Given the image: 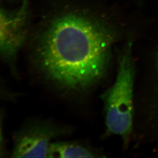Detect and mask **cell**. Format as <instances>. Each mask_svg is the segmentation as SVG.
Masks as SVG:
<instances>
[{
  "mask_svg": "<svg viewBox=\"0 0 158 158\" xmlns=\"http://www.w3.org/2000/svg\"><path fill=\"white\" fill-rule=\"evenodd\" d=\"M133 40L129 39L120 51L115 82L102 95L108 133L119 136L127 148L134 123V87L136 68L133 55Z\"/></svg>",
  "mask_w": 158,
  "mask_h": 158,
  "instance_id": "7a4b0ae2",
  "label": "cell"
},
{
  "mask_svg": "<svg viewBox=\"0 0 158 158\" xmlns=\"http://www.w3.org/2000/svg\"><path fill=\"white\" fill-rule=\"evenodd\" d=\"M69 129L50 121H33L25 125L15 137L11 156L15 158L48 157L54 138Z\"/></svg>",
  "mask_w": 158,
  "mask_h": 158,
  "instance_id": "3957f363",
  "label": "cell"
},
{
  "mask_svg": "<svg viewBox=\"0 0 158 158\" xmlns=\"http://www.w3.org/2000/svg\"><path fill=\"white\" fill-rule=\"evenodd\" d=\"M155 60V66H154V68H155L154 76L155 77L156 84V88L155 89V93H154V97H155V100L154 101L155 103L156 102V101H157L158 102H158V49L157 50ZM157 103L156 104L155 106L156 105H157Z\"/></svg>",
  "mask_w": 158,
  "mask_h": 158,
  "instance_id": "8992f818",
  "label": "cell"
},
{
  "mask_svg": "<svg viewBox=\"0 0 158 158\" xmlns=\"http://www.w3.org/2000/svg\"><path fill=\"white\" fill-rule=\"evenodd\" d=\"M28 11L24 0L21 7L9 11L1 8L0 13V52L12 70L15 69L18 54L27 35Z\"/></svg>",
  "mask_w": 158,
  "mask_h": 158,
  "instance_id": "277c9868",
  "label": "cell"
},
{
  "mask_svg": "<svg viewBox=\"0 0 158 158\" xmlns=\"http://www.w3.org/2000/svg\"><path fill=\"white\" fill-rule=\"evenodd\" d=\"M95 155L89 148L77 143L69 142H52L48 158H93Z\"/></svg>",
  "mask_w": 158,
  "mask_h": 158,
  "instance_id": "5b68a950",
  "label": "cell"
},
{
  "mask_svg": "<svg viewBox=\"0 0 158 158\" xmlns=\"http://www.w3.org/2000/svg\"><path fill=\"white\" fill-rule=\"evenodd\" d=\"M120 29L106 19L81 11L54 17L39 33L33 61L42 78L71 92L85 91L106 75Z\"/></svg>",
  "mask_w": 158,
  "mask_h": 158,
  "instance_id": "6da1fadb",
  "label": "cell"
}]
</instances>
